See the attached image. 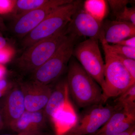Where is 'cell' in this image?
Masks as SVG:
<instances>
[{
    "label": "cell",
    "mask_w": 135,
    "mask_h": 135,
    "mask_svg": "<svg viewBox=\"0 0 135 135\" xmlns=\"http://www.w3.org/2000/svg\"><path fill=\"white\" fill-rule=\"evenodd\" d=\"M66 81L69 94L79 108L104 104L101 86L76 60L70 61Z\"/></svg>",
    "instance_id": "1"
},
{
    "label": "cell",
    "mask_w": 135,
    "mask_h": 135,
    "mask_svg": "<svg viewBox=\"0 0 135 135\" xmlns=\"http://www.w3.org/2000/svg\"><path fill=\"white\" fill-rule=\"evenodd\" d=\"M81 1H73L57 8L31 32L23 38L25 48L37 42L53 36L65 28L81 5Z\"/></svg>",
    "instance_id": "2"
},
{
    "label": "cell",
    "mask_w": 135,
    "mask_h": 135,
    "mask_svg": "<svg viewBox=\"0 0 135 135\" xmlns=\"http://www.w3.org/2000/svg\"><path fill=\"white\" fill-rule=\"evenodd\" d=\"M66 27L53 36L27 48L17 59V65L19 69L24 72L33 73L46 62L67 37Z\"/></svg>",
    "instance_id": "3"
},
{
    "label": "cell",
    "mask_w": 135,
    "mask_h": 135,
    "mask_svg": "<svg viewBox=\"0 0 135 135\" xmlns=\"http://www.w3.org/2000/svg\"><path fill=\"white\" fill-rule=\"evenodd\" d=\"M104 82L102 88L104 103L109 99L116 98L135 84L123 65L104 47Z\"/></svg>",
    "instance_id": "4"
},
{
    "label": "cell",
    "mask_w": 135,
    "mask_h": 135,
    "mask_svg": "<svg viewBox=\"0 0 135 135\" xmlns=\"http://www.w3.org/2000/svg\"><path fill=\"white\" fill-rule=\"evenodd\" d=\"M77 38L68 34L55 53L33 74V81L50 85L62 74L73 55Z\"/></svg>",
    "instance_id": "5"
},
{
    "label": "cell",
    "mask_w": 135,
    "mask_h": 135,
    "mask_svg": "<svg viewBox=\"0 0 135 135\" xmlns=\"http://www.w3.org/2000/svg\"><path fill=\"white\" fill-rule=\"evenodd\" d=\"M99 40L88 38L75 45L73 55L84 70L103 88L105 64L98 44Z\"/></svg>",
    "instance_id": "6"
},
{
    "label": "cell",
    "mask_w": 135,
    "mask_h": 135,
    "mask_svg": "<svg viewBox=\"0 0 135 135\" xmlns=\"http://www.w3.org/2000/svg\"><path fill=\"white\" fill-rule=\"evenodd\" d=\"M104 104L85 109L78 116L75 126L66 135H93L96 133L116 111L113 105Z\"/></svg>",
    "instance_id": "7"
},
{
    "label": "cell",
    "mask_w": 135,
    "mask_h": 135,
    "mask_svg": "<svg viewBox=\"0 0 135 135\" xmlns=\"http://www.w3.org/2000/svg\"><path fill=\"white\" fill-rule=\"evenodd\" d=\"M73 0H53L49 5L27 12L17 17L13 25L16 36L24 38L34 29L48 15L57 8L72 2Z\"/></svg>",
    "instance_id": "8"
},
{
    "label": "cell",
    "mask_w": 135,
    "mask_h": 135,
    "mask_svg": "<svg viewBox=\"0 0 135 135\" xmlns=\"http://www.w3.org/2000/svg\"><path fill=\"white\" fill-rule=\"evenodd\" d=\"M103 22L97 20L81 6L73 16L66 27L68 34L100 40L102 36Z\"/></svg>",
    "instance_id": "9"
},
{
    "label": "cell",
    "mask_w": 135,
    "mask_h": 135,
    "mask_svg": "<svg viewBox=\"0 0 135 135\" xmlns=\"http://www.w3.org/2000/svg\"><path fill=\"white\" fill-rule=\"evenodd\" d=\"M24 97L26 110H42L46 107L53 88L33 81L20 85Z\"/></svg>",
    "instance_id": "10"
},
{
    "label": "cell",
    "mask_w": 135,
    "mask_h": 135,
    "mask_svg": "<svg viewBox=\"0 0 135 135\" xmlns=\"http://www.w3.org/2000/svg\"><path fill=\"white\" fill-rule=\"evenodd\" d=\"M6 95L1 112L5 124L9 127L24 113L25 106L20 86L12 88Z\"/></svg>",
    "instance_id": "11"
},
{
    "label": "cell",
    "mask_w": 135,
    "mask_h": 135,
    "mask_svg": "<svg viewBox=\"0 0 135 135\" xmlns=\"http://www.w3.org/2000/svg\"><path fill=\"white\" fill-rule=\"evenodd\" d=\"M78 115L70 98L54 113L50 120L53 124L55 135H66L77 123Z\"/></svg>",
    "instance_id": "12"
},
{
    "label": "cell",
    "mask_w": 135,
    "mask_h": 135,
    "mask_svg": "<svg viewBox=\"0 0 135 135\" xmlns=\"http://www.w3.org/2000/svg\"><path fill=\"white\" fill-rule=\"evenodd\" d=\"M135 114L116 111L103 127L93 135H117L135 126Z\"/></svg>",
    "instance_id": "13"
},
{
    "label": "cell",
    "mask_w": 135,
    "mask_h": 135,
    "mask_svg": "<svg viewBox=\"0 0 135 135\" xmlns=\"http://www.w3.org/2000/svg\"><path fill=\"white\" fill-rule=\"evenodd\" d=\"M134 36L135 25L128 22L114 20L104 24L103 23L102 36L100 40L103 39L109 44H116Z\"/></svg>",
    "instance_id": "14"
},
{
    "label": "cell",
    "mask_w": 135,
    "mask_h": 135,
    "mask_svg": "<svg viewBox=\"0 0 135 135\" xmlns=\"http://www.w3.org/2000/svg\"><path fill=\"white\" fill-rule=\"evenodd\" d=\"M47 119L44 110L36 112L26 110L9 127L17 133L41 131L46 125Z\"/></svg>",
    "instance_id": "15"
},
{
    "label": "cell",
    "mask_w": 135,
    "mask_h": 135,
    "mask_svg": "<svg viewBox=\"0 0 135 135\" xmlns=\"http://www.w3.org/2000/svg\"><path fill=\"white\" fill-rule=\"evenodd\" d=\"M69 90L66 81H61L53 88L48 101L44 109L47 119L51 117L69 99Z\"/></svg>",
    "instance_id": "16"
},
{
    "label": "cell",
    "mask_w": 135,
    "mask_h": 135,
    "mask_svg": "<svg viewBox=\"0 0 135 135\" xmlns=\"http://www.w3.org/2000/svg\"><path fill=\"white\" fill-rule=\"evenodd\" d=\"M116 98L113 105L116 111L123 110L135 114V84Z\"/></svg>",
    "instance_id": "17"
},
{
    "label": "cell",
    "mask_w": 135,
    "mask_h": 135,
    "mask_svg": "<svg viewBox=\"0 0 135 135\" xmlns=\"http://www.w3.org/2000/svg\"><path fill=\"white\" fill-rule=\"evenodd\" d=\"M53 0H17L14 1L13 9L17 17L49 5Z\"/></svg>",
    "instance_id": "18"
},
{
    "label": "cell",
    "mask_w": 135,
    "mask_h": 135,
    "mask_svg": "<svg viewBox=\"0 0 135 135\" xmlns=\"http://www.w3.org/2000/svg\"><path fill=\"white\" fill-rule=\"evenodd\" d=\"M107 3L104 0H87L84 2L83 8L97 20L103 22L107 12Z\"/></svg>",
    "instance_id": "19"
},
{
    "label": "cell",
    "mask_w": 135,
    "mask_h": 135,
    "mask_svg": "<svg viewBox=\"0 0 135 135\" xmlns=\"http://www.w3.org/2000/svg\"><path fill=\"white\" fill-rule=\"evenodd\" d=\"M99 41L102 46H104L111 53L135 60V48L118 44H109L103 39Z\"/></svg>",
    "instance_id": "20"
},
{
    "label": "cell",
    "mask_w": 135,
    "mask_h": 135,
    "mask_svg": "<svg viewBox=\"0 0 135 135\" xmlns=\"http://www.w3.org/2000/svg\"><path fill=\"white\" fill-rule=\"evenodd\" d=\"M116 20L128 22L135 25V8L134 7H126L122 11L114 15Z\"/></svg>",
    "instance_id": "21"
},
{
    "label": "cell",
    "mask_w": 135,
    "mask_h": 135,
    "mask_svg": "<svg viewBox=\"0 0 135 135\" xmlns=\"http://www.w3.org/2000/svg\"><path fill=\"white\" fill-rule=\"evenodd\" d=\"M112 54L117 59L120 61L128 72L129 73L132 78L135 80V60L126 57L115 55L113 53Z\"/></svg>",
    "instance_id": "22"
},
{
    "label": "cell",
    "mask_w": 135,
    "mask_h": 135,
    "mask_svg": "<svg viewBox=\"0 0 135 135\" xmlns=\"http://www.w3.org/2000/svg\"><path fill=\"white\" fill-rule=\"evenodd\" d=\"M114 15L120 12L127 7L130 1L127 0H110L107 1Z\"/></svg>",
    "instance_id": "23"
},
{
    "label": "cell",
    "mask_w": 135,
    "mask_h": 135,
    "mask_svg": "<svg viewBox=\"0 0 135 135\" xmlns=\"http://www.w3.org/2000/svg\"><path fill=\"white\" fill-rule=\"evenodd\" d=\"M14 1L0 0V15L9 12L13 9Z\"/></svg>",
    "instance_id": "24"
},
{
    "label": "cell",
    "mask_w": 135,
    "mask_h": 135,
    "mask_svg": "<svg viewBox=\"0 0 135 135\" xmlns=\"http://www.w3.org/2000/svg\"><path fill=\"white\" fill-rule=\"evenodd\" d=\"M116 44L135 48V36L125 39Z\"/></svg>",
    "instance_id": "25"
},
{
    "label": "cell",
    "mask_w": 135,
    "mask_h": 135,
    "mask_svg": "<svg viewBox=\"0 0 135 135\" xmlns=\"http://www.w3.org/2000/svg\"><path fill=\"white\" fill-rule=\"evenodd\" d=\"M9 57V53L6 47L0 50V64L7 62Z\"/></svg>",
    "instance_id": "26"
},
{
    "label": "cell",
    "mask_w": 135,
    "mask_h": 135,
    "mask_svg": "<svg viewBox=\"0 0 135 135\" xmlns=\"http://www.w3.org/2000/svg\"><path fill=\"white\" fill-rule=\"evenodd\" d=\"M11 89L7 80L3 79L0 80V92H8Z\"/></svg>",
    "instance_id": "27"
},
{
    "label": "cell",
    "mask_w": 135,
    "mask_h": 135,
    "mask_svg": "<svg viewBox=\"0 0 135 135\" xmlns=\"http://www.w3.org/2000/svg\"><path fill=\"white\" fill-rule=\"evenodd\" d=\"M3 135H45V134L41 131H37L17 133V134L15 135L7 134Z\"/></svg>",
    "instance_id": "28"
},
{
    "label": "cell",
    "mask_w": 135,
    "mask_h": 135,
    "mask_svg": "<svg viewBox=\"0 0 135 135\" xmlns=\"http://www.w3.org/2000/svg\"><path fill=\"white\" fill-rule=\"evenodd\" d=\"M7 41L6 39L3 36L0 35V50L6 47Z\"/></svg>",
    "instance_id": "29"
},
{
    "label": "cell",
    "mask_w": 135,
    "mask_h": 135,
    "mask_svg": "<svg viewBox=\"0 0 135 135\" xmlns=\"http://www.w3.org/2000/svg\"><path fill=\"white\" fill-rule=\"evenodd\" d=\"M7 30V27L5 25L3 19L0 15V31H4Z\"/></svg>",
    "instance_id": "30"
},
{
    "label": "cell",
    "mask_w": 135,
    "mask_h": 135,
    "mask_svg": "<svg viewBox=\"0 0 135 135\" xmlns=\"http://www.w3.org/2000/svg\"><path fill=\"white\" fill-rule=\"evenodd\" d=\"M5 124L3 117L1 111H0V131L3 128Z\"/></svg>",
    "instance_id": "31"
},
{
    "label": "cell",
    "mask_w": 135,
    "mask_h": 135,
    "mask_svg": "<svg viewBox=\"0 0 135 135\" xmlns=\"http://www.w3.org/2000/svg\"><path fill=\"white\" fill-rule=\"evenodd\" d=\"M135 128V126H133L131 128H130L129 129H128L127 131L123 132L122 133H121L120 134L117 135H130L132 131H133V129Z\"/></svg>",
    "instance_id": "32"
},
{
    "label": "cell",
    "mask_w": 135,
    "mask_h": 135,
    "mask_svg": "<svg viewBox=\"0 0 135 135\" xmlns=\"http://www.w3.org/2000/svg\"><path fill=\"white\" fill-rule=\"evenodd\" d=\"M5 73V68L2 65L0 64V80L2 79V77H3Z\"/></svg>",
    "instance_id": "33"
},
{
    "label": "cell",
    "mask_w": 135,
    "mask_h": 135,
    "mask_svg": "<svg viewBox=\"0 0 135 135\" xmlns=\"http://www.w3.org/2000/svg\"><path fill=\"white\" fill-rule=\"evenodd\" d=\"M8 92H4V91H3V92H0V98L2 97L4 95H6L7 93H8Z\"/></svg>",
    "instance_id": "34"
},
{
    "label": "cell",
    "mask_w": 135,
    "mask_h": 135,
    "mask_svg": "<svg viewBox=\"0 0 135 135\" xmlns=\"http://www.w3.org/2000/svg\"><path fill=\"white\" fill-rule=\"evenodd\" d=\"M130 135H135V128L133 129Z\"/></svg>",
    "instance_id": "35"
},
{
    "label": "cell",
    "mask_w": 135,
    "mask_h": 135,
    "mask_svg": "<svg viewBox=\"0 0 135 135\" xmlns=\"http://www.w3.org/2000/svg\"><path fill=\"white\" fill-rule=\"evenodd\" d=\"M0 35H1V36H3L2 34V33L1 32V31H0Z\"/></svg>",
    "instance_id": "36"
}]
</instances>
